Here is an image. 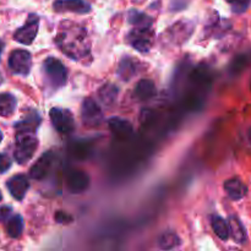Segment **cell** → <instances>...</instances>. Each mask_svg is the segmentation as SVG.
I'll use <instances>...</instances> for the list:
<instances>
[{
    "instance_id": "6da1fadb",
    "label": "cell",
    "mask_w": 251,
    "mask_h": 251,
    "mask_svg": "<svg viewBox=\"0 0 251 251\" xmlns=\"http://www.w3.org/2000/svg\"><path fill=\"white\" fill-rule=\"evenodd\" d=\"M56 43L59 48L74 60H80L90 53L87 33L80 27H66L61 29L56 36Z\"/></svg>"
},
{
    "instance_id": "7a4b0ae2",
    "label": "cell",
    "mask_w": 251,
    "mask_h": 251,
    "mask_svg": "<svg viewBox=\"0 0 251 251\" xmlns=\"http://www.w3.org/2000/svg\"><path fill=\"white\" fill-rule=\"evenodd\" d=\"M38 147V140L31 132H17L16 146H15L14 157L17 163L25 164L33 157Z\"/></svg>"
},
{
    "instance_id": "3957f363",
    "label": "cell",
    "mask_w": 251,
    "mask_h": 251,
    "mask_svg": "<svg viewBox=\"0 0 251 251\" xmlns=\"http://www.w3.org/2000/svg\"><path fill=\"white\" fill-rule=\"evenodd\" d=\"M44 74L54 88H60L68 81V71L64 64L56 58L49 56L43 63Z\"/></svg>"
},
{
    "instance_id": "277c9868",
    "label": "cell",
    "mask_w": 251,
    "mask_h": 251,
    "mask_svg": "<svg viewBox=\"0 0 251 251\" xmlns=\"http://www.w3.org/2000/svg\"><path fill=\"white\" fill-rule=\"evenodd\" d=\"M51 124L60 134H71L75 130V120L70 110L61 108H51L49 112Z\"/></svg>"
},
{
    "instance_id": "5b68a950",
    "label": "cell",
    "mask_w": 251,
    "mask_h": 251,
    "mask_svg": "<svg viewBox=\"0 0 251 251\" xmlns=\"http://www.w3.org/2000/svg\"><path fill=\"white\" fill-rule=\"evenodd\" d=\"M81 119L86 127H98L102 123L103 113L92 98H86L83 100L81 107Z\"/></svg>"
},
{
    "instance_id": "8992f818",
    "label": "cell",
    "mask_w": 251,
    "mask_h": 251,
    "mask_svg": "<svg viewBox=\"0 0 251 251\" xmlns=\"http://www.w3.org/2000/svg\"><path fill=\"white\" fill-rule=\"evenodd\" d=\"M127 42L131 44V47L141 53H146L151 49L153 44V32L151 27L150 28H137L132 29L127 36Z\"/></svg>"
},
{
    "instance_id": "52a82bcc",
    "label": "cell",
    "mask_w": 251,
    "mask_h": 251,
    "mask_svg": "<svg viewBox=\"0 0 251 251\" xmlns=\"http://www.w3.org/2000/svg\"><path fill=\"white\" fill-rule=\"evenodd\" d=\"M32 66V55L25 49H17L11 53L9 58L10 70L17 75H28Z\"/></svg>"
},
{
    "instance_id": "ba28073f",
    "label": "cell",
    "mask_w": 251,
    "mask_h": 251,
    "mask_svg": "<svg viewBox=\"0 0 251 251\" xmlns=\"http://www.w3.org/2000/svg\"><path fill=\"white\" fill-rule=\"evenodd\" d=\"M39 27V17L37 15L31 14L27 17V21L21 28L17 29L14 34V39L21 44H26L29 46L32 42L36 38L37 33H38Z\"/></svg>"
},
{
    "instance_id": "9c48e42d",
    "label": "cell",
    "mask_w": 251,
    "mask_h": 251,
    "mask_svg": "<svg viewBox=\"0 0 251 251\" xmlns=\"http://www.w3.org/2000/svg\"><path fill=\"white\" fill-rule=\"evenodd\" d=\"M66 186L73 194H81L90 186V176L78 169H69L66 172Z\"/></svg>"
},
{
    "instance_id": "30bf717a",
    "label": "cell",
    "mask_w": 251,
    "mask_h": 251,
    "mask_svg": "<svg viewBox=\"0 0 251 251\" xmlns=\"http://www.w3.org/2000/svg\"><path fill=\"white\" fill-rule=\"evenodd\" d=\"M108 126H109L113 135L120 141L129 140L134 135V126L126 119H122V118L117 117L110 118V119H108Z\"/></svg>"
},
{
    "instance_id": "8fae6325",
    "label": "cell",
    "mask_w": 251,
    "mask_h": 251,
    "mask_svg": "<svg viewBox=\"0 0 251 251\" xmlns=\"http://www.w3.org/2000/svg\"><path fill=\"white\" fill-rule=\"evenodd\" d=\"M53 7L58 12L87 14L91 11V5L85 0H55Z\"/></svg>"
},
{
    "instance_id": "7c38bea8",
    "label": "cell",
    "mask_w": 251,
    "mask_h": 251,
    "mask_svg": "<svg viewBox=\"0 0 251 251\" xmlns=\"http://www.w3.org/2000/svg\"><path fill=\"white\" fill-rule=\"evenodd\" d=\"M54 156L51 152H46L36 163L32 166L31 171H29V176L36 180H42L46 176H48L49 172H50L51 166H53Z\"/></svg>"
},
{
    "instance_id": "4fadbf2b",
    "label": "cell",
    "mask_w": 251,
    "mask_h": 251,
    "mask_svg": "<svg viewBox=\"0 0 251 251\" xmlns=\"http://www.w3.org/2000/svg\"><path fill=\"white\" fill-rule=\"evenodd\" d=\"M6 186L7 189H9L10 194L12 195V198L21 201L24 200V198L26 196L27 190H28L29 188V183L27 176L20 174V176H12L11 179H9L6 183Z\"/></svg>"
},
{
    "instance_id": "5bb4252c",
    "label": "cell",
    "mask_w": 251,
    "mask_h": 251,
    "mask_svg": "<svg viewBox=\"0 0 251 251\" xmlns=\"http://www.w3.org/2000/svg\"><path fill=\"white\" fill-rule=\"evenodd\" d=\"M223 188H225L227 195L234 201L242 200V199L245 198L248 194L247 185L238 178H232L226 180Z\"/></svg>"
},
{
    "instance_id": "9a60e30c",
    "label": "cell",
    "mask_w": 251,
    "mask_h": 251,
    "mask_svg": "<svg viewBox=\"0 0 251 251\" xmlns=\"http://www.w3.org/2000/svg\"><path fill=\"white\" fill-rule=\"evenodd\" d=\"M139 61L136 59H132L130 56H125L122 61L119 63L118 66V75L122 80L129 81L136 75V73L139 71Z\"/></svg>"
},
{
    "instance_id": "2e32d148",
    "label": "cell",
    "mask_w": 251,
    "mask_h": 251,
    "mask_svg": "<svg viewBox=\"0 0 251 251\" xmlns=\"http://www.w3.org/2000/svg\"><path fill=\"white\" fill-rule=\"evenodd\" d=\"M156 85L152 80H140L134 90V96L137 100H149L156 96Z\"/></svg>"
},
{
    "instance_id": "e0dca14e",
    "label": "cell",
    "mask_w": 251,
    "mask_h": 251,
    "mask_svg": "<svg viewBox=\"0 0 251 251\" xmlns=\"http://www.w3.org/2000/svg\"><path fill=\"white\" fill-rule=\"evenodd\" d=\"M229 229H230V235L234 239L235 243L238 244H244L247 242V230H245L244 226H243L242 221L237 217V216H230L229 220Z\"/></svg>"
},
{
    "instance_id": "ac0fdd59",
    "label": "cell",
    "mask_w": 251,
    "mask_h": 251,
    "mask_svg": "<svg viewBox=\"0 0 251 251\" xmlns=\"http://www.w3.org/2000/svg\"><path fill=\"white\" fill-rule=\"evenodd\" d=\"M39 123H41V118L37 113H32L28 117L25 118L21 122H17L15 124V129L17 132H31L34 134L37 131L39 126Z\"/></svg>"
},
{
    "instance_id": "d6986e66",
    "label": "cell",
    "mask_w": 251,
    "mask_h": 251,
    "mask_svg": "<svg viewBox=\"0 0 251 251\" xmlns=\"http://www.w3.org/2000/svg\"><path fill=\"white\" fill-rule=\"evenodd\" d=\"M118 92H119V90H118L117 86L113 85V83H105L98 90V97L102 100L103 104L112 107L117 102Z\"/></svg>"
},
{
    "instance_id": "ffe728a7",
    "label": "cell",
    "mask_w": 251,
    "mask_h": 251,
    "mask_svg": "<svg viewBox=\"0 0 251 251\" xmlns=\"http://www.w3.org/2000/svg\"><path fill=\"white\" fill-rule=\"evenodd\" d=\"M211 225H212V229L215 232V234L220 238L221 240H228L230 235V229H229V223L226 220H223L220 216L215 215L212 216V220H211Z\"/></svg>"
},
{
    "instance_id": "44dd1931",
    "label": "cell",
    "mask_w": 251,
    "mask_h": 251,
    "mask_svg": "<svg viewBox=\"0 0 251 251\" xmlns=\"http://www.w3.org/2000/svg\"><path fill=\"white\" fill-rule=\"evenodd\" d=\"M127 21L134 25L137 28H150L153 20L147 16L145 12L137 11V10H130L127 14Z\"/></svg>"
},
{
    "instance_id": "7402d4cb",
    "label": "cell",
    "mask_w": 251,
    "mask_h": 251,
    "mask_svg": "<svg viewBox=\"0 0 251 251\" xmlns=\"http://www.w3.org/2000/svg\"><path fill=\"white\" fill-rule=\"evenodd\" d=\"M157 244L163 250H173L180 247L181 240L176 232H164L163 234L159 235Z\"/></svg>"
},
{
    "instance_id": "603a6c76",
    "label": "cell",
    "mask_w": 251,
    "mask_h": 251,
    "mask_svg": "<svg viewBox=\"0 0 251 251\" xmlns=\"http://www.w3.org/2000/svg\"><path fill=\"white\" fill-rule=\"evenodd\" d=\"M16 98L11 93H0V115L9 117L16 109Z\"/></svg>"
},
{
    "instance_id": "cb8c5ba5",
    "label": "cell",
    "mask_w": 251,
    "mask_h": 251,
    "mask_svg": "<svg viewBox=\"0 0 251 251\" xmlns=\"http://www.w3.org/2000/svg\"><path fill=\"white\" fill-rule=\"evenodd\" d=\"M6 230L9 237L19 238L24 232V220L20 215H15L7 221Z\"/></svg>"
},
{
    "instance_id": "d4e9b609",
    "label": "cell",
    "mask_w": 251,
    "mask_h": 251,
    "mask_svg": "<svg viewBox=\"0 0 251 251\" xmlns=\"http://www.w3.org/2000/svg\"><path fill=\"white\" fill-rule=\"evenodd\" d=\"M227 2H229L233 11L237 14H243L250 6L251 0H227Z\"/></svg>"
},
{
    "instance_id": "484cf974",
    "label": "cell",
    "mask_w": 251,
    "mask_h": 251,
    "mask_svg": "<svg viewBox=\"0 0 251 251\" xmlns=\"http://www.w3.org/2000/svg\"><path fill=\"white\" fill-rule=\"evenodd\" d=\"M11 167V159L6 153H0V173H4Z\"/></svg>"
},
{
    "instance_id": "4316f807",
    "label": "cell",
    "mask_w": 251,
    "mask_h": 251,
    "mask_svg": "<svg viewBox=\"0 0 251 251\" xmlns=\"http://www.w3.org/2000/svg\"><path fill=\"white\" fill-rule=\"evenodd\" d=\"M11 212L12 210L9 206H0V222L6 221L10 217V215H11Z\"/></svg>"
},
{
    "instance_id": "83f0119b",
    "label": "cell",
    "mask_w": 251,
    "mask_h": 251,
    "mask_svg": "<svg viewBox=\"0 0 251 251\" xmlns=\"http://www.w3.org/2000/svg\"><path fill=\"white\" fill-rule=\"evenodd\" d=\"M55 220L60 223H66L69 220H70V216L66 215V213H64L63 211H60V212H56Z\"/></svg>"
},
{
    "instance_id": "f1b7e54d",
    "label": "cell",
    "mask_w": 251,
    "mask_h": 251,
    "mask_svg": "<svg viewBox=\"0 0 251 251\" xmlns=\"http://www.w3.org/2000/svg\"><path fill=\"white\" fill-rule=\"evenodd\" d=\"M2 49H4V43H2L1 41H0V56H1V51Z\"/></svg>"
},
{
    "instance_id": "f546056e",
    "label": "cell",
    "mask_w": 251,
    "mask_h": 251,
    "mask_svg": "<svg viewBox=\"0 0 251 251\" xmlns=\"http://www.w3.org/2000/svg\"><path fill=\"white\" fill-rule=\"evenodd\" d=\"M248 139H249V142L251 145V127L249 129V131H248Z\"/></svg>"
},
{
    "instance_id": "4dcf8cb0",
    "label": "cell",
    "mask_w": 251,
    "mask_h": 251,
    "mask_svg": "<svg viewBox=\"0 0 251 251\" xmlns=\"http://www.w3.org/2000/svg\"><path fill=\"white\" fill-rule=\"evenodd\" d=\"M1 140H2V134H1V131H0V142H1Z\"/></svg>"
},
{
    "instance_id": "1f68e13d",
    "label": "cell",
    "mask_w": 251,
    "mask_h": 251,
    "mask_svg": "<svg viewBox=\"0 0 251 251\" xmlns=\"http://www.w3.org/2000/svg\"><path fill=\"white\" fill-rule=\"evenodd\" d=\"M1 199H2V196H1V193H0V201H1Z\"/></svg>"
},
{
    "instance_id": "d6a6232c",
    "label": "cell",
    "mask_w": 251,
    "mask_h": 251,
    "mask_svg": "<svg viewBox=\"0 0 251 251\" xmlns=\"http://www.w3.org/2000/svg\"><path fill=\"white\" fill-rule=\"evenodd\" d=\"M250 88H251V82H250Z\"/></svg>"
}]
</instances>
